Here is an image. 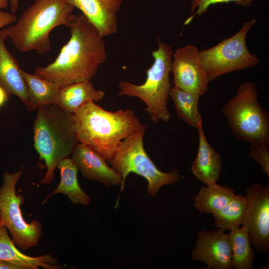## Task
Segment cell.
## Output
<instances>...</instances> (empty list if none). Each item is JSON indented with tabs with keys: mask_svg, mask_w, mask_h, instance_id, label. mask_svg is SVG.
<instances>
[{
	"mask_svg": "<svg viewBox=\"0 0 269 269\" xmlns=\"http://www.w3.org/2000/svg\"><path fill=\"white\" fill-rule=\"evenodd\" d=\"M72 159L82 175L100 182L106 187L122 185L120 175L106 163V160L89 146L79 143L72 154Z\"/></svg>",
	"mask_w": 269,
	"mask_h": 269,
	"instance_id": "5bb4252c",
	"label": "cell"
},
{
	"mask_svg": "<svg viewBox=\"0 0 269 269\" xmlns=\"http://www.w3.org/2000/svg\"><path fill=\"white\" fill-rule=\"evenodd\" d=\"M8 37L5 28L0 30V86L9 95L18 97L29 111H33L19 64L8 51L5 41Z\"/></svg>",
	"mask_w": 269,
	"mask_h": 269,
	"instance_id": "9a60e30c",
	"label": "cell"
},
{
	"mask_svg": "<svg viewBox=\"0 0 269 269\" xmlns=\"http://www.w3.org/2000/svg\"><path fill=\"white\" fill-rule=\"evenodd\" d=\"M229 186L216 183L202 187L195 195L194 205L201 212L213 214L225 206L235 196Z\"/></svg>",
	"mask_w": 269,
	"mask_h": 269,
	"instance_id": "ffe728a7",
	"label": "cell"
},
{
	"mask_svg": "<svg viewBox=\"0 0 269 269\" xmlns=\"http://www.w3.org/2000/svg\"><path fill=\"white\" fill-rule=\"evenodd\" d=\"M16 20L14 13L0 10V30L5 26L14 23Z\"/></svg>",
	"mask_w": 269,
	"mask_h": 269,
	"instance_id": "4316f807",
	"label": "cell"
},
{
	"mask_svg": "<svg viewBox=\"0 0 269 269\" xmlns=\"http://www.w3.org/2000/svg\"><path fill=\"white\" fill-rule=\"evenodd\" d=\"M0 264H1V261H0Z\"/></svg>",
	"mask_w": 269,
	"mask_h": 269,
	"instance_id": "1f68e13d",
	"label": "cell"
},
{
	"mask_svg": "<svg viewBox=\"0 0 269 269\" xmlns=\"http://www.w3.org/2000/svg\"><path fill=\"white\" fill-rule=\"evenodd\" d=\"M246 206L242 224L251 243L260 253L269 251V186L254 182L246 189Z\"/></svg>",
	"mask_w": 269,
	"mask_h": 269,
	"instance_id": "30bf717a",
	"label": "cell"
},
{
	"mask_svg": "<svg viewBox=\"0 0 269 269\" xmlns=\"http://www.w3.org/2000/svg\"><path fill=\"white\" fill-rule=\"evenodd\" d=\"M105 95L104 91L94 88L91 81L75 83L59 90L56 104L73 114L87 103L101 101Z\"/></svg>",
	"mask_w": 269,
	"mask_h": 269,
	"instance_id": "ac0fdd59",
	"label": "cell"
},
{
	"mask_svg": "<svg viewBox=\"0 0 269 269\" xmlns=\"http://www.w3.org/2000/svg\"><path fill=\"white\" fill-rule=\"evenodd\" d=\"M258 97L255 83H242L236 95L222 107V112L237 139L250 144H269V115Z\"/></svg>",
	"mask_w": 269,
	"mask_h": 269,
	"instance_id": "8992f818",
	"label": "cell"
},
{
	"mask_svg": "<svg viewBox=\"0 0 269 269\" xmlns=\"http://www.w3.org/2000/svg\"><path fill=\"white\" fill-rule=\"evenodd\" d=\"M56 168L60 170V182L56 188L45 198L42 204L46 203L53 194L62 193L75 204L88 205L91 198L79 185L77 178L79 169L72 158L67 157L63 159L59 162Z\"/></svg>",
	"mask_w": 269,
	"mask_h": 269,
	"instance_id": "d6986e66",
	"label": "cell"
},
{
	"mask_svg": "<svg viewBox=\"0 0 269 269\" xmlns=\"http://www.w3.org/2000/svg\"><path fill=\"white\" fill-rule=\"evenodd\" d=\"M37 110L33 127V144L46 168L39 184H49L54 180L57 164L72 155L79 142L72 113L56 104L44 106Z\"/></svg>",
	"mask_w": 269,
	"mask_h": 269,
	"instance_id": "277c9868",
	"label": "cell"
},
{
	"mask_svg": "<svg viewBox=\"0 0 269 269\" xmlns=\"http://www.w3.org/2000/svg\"><path fill=\"white\" fill-rule=\"evenodd\" d=\"M74 8L67 0H35L5 32L19 51L46 53L51 49L50 32L60 25H72L77 16Z\"/></svg>",
	"mask_w": 269,
	"mask_h": 269,
	"instance_id": "3957f363",
	"label": "cell"
},
{
	"mask_svg": "<svg viewBox=\"0 0 269 269\" xmlns=\"http://www.w3.org/2000/svg\"><path fill=\"white\" fill-rule=\"evenodd\" d=\"M146 128L143 125L123 139L109 162L122 177L121 191L124 189L129 174L134 172L147 180V192L149 195L154 196L163 186L175 184L181 177L178 169L168 172L162 171L151 160L143 145Z\"/></svg>",
	"mask_w": 269,
	"mask_h": 269,
	"instance_id": "52a82bcc",
	"label": "cell"
},
{
	"mask_svg": "<svg viewBox=\"0 0 269 269\" xmlns=\"http://www.w3.org/2000/svg\"><path fill=\"white\" fill-rule=\"evenodd\" d=\"M21 73L33 111L44 106L56 104L60 90L56 85L23 70H21Z\"/></svg>",
	"mask_w": 269,
	"mask_h": 269,
	"instance_id": "44dd1931",
	"label": "cell"
},
{
	"mask_svg": "<svg viewBox=\"0 0 269 269\" xmlns=\"http://www.w3.org/2000/svg\"><path fill=\"white\" fill-rule=\"evenodd\" d=\"M269 145L265 143L251 144L249 155L260 166L262 171L269 176Z\"/></svg>",
	"mask_w": 269,
	"mask_h": 269,
	"instance_id": "484cf974",
	"label": "cell"
},
{
	"mask_svg": "<svg viewBox=\"0 0 269 269\" xmlns=\"http://www.w3.org/2000/svg\"><path fill=\"white\" fill-rule=\"evenodd\" d=\"M23 172L22 168L10 173L5 171L0 186V225L11 235L12 241L20 249L25 250L36 246L42 234V224L37 220L30 223L23 218L20 208L24 200L21 194H16L15 186Z\"/></svg>",
	"mask_w": 269,
	"mask_h": 269,
	"instance_id": "9c48e42d",
	"label": "cell"
},
{
	"mask_svg": "<svg viewBox=\"0 0 269 269\" xmlns=\"http://www.w3.org/2000/svg\"><path fill=\"white\" fill-rule=\"evenodd\" d=\"M196 129L198 133V148L191 166V170L201 182L206 185L216 183L221 172V157L206 139L201 114L199 117Z\"/></svg>",
	"mask_w": 269,
	"mask_h": 269,
	"instance_id": "2e32d148",
	"label": "cell"
},
{
	"mask_svg": "<svg viewBox=\"0 0 269 269\" xmlns=\"http://www.w3.org/2000/svg\"><path fill=\"white\" fill-rule=\"evenodd\" d=\"M3 226L0 225V261L7 262L20 267L22 269H59L57 261L50 255L30 257L20 252L14 246Z\"/></svg>",
	"mask_w": 269,
	"mask_h": 269,
	"instance_id": "e0dca14e",
	"label": "cell"
},
{
	"mask_svg": "<svg viewBox=\"0 0 269 269\" xmlns=\"http://www.w3.org/2000/svg\"><path fill=\"white\" fill-rule=\"evenodd\" d=\"M69 28L70 37L54 61L38 66L33 74L60 89L73 83L91 81L107 59L104 38L83 14L77 15Z\"/></svg>",
	"mask_w": 269,
	"mask_h": 269,
	"instance_id": "6da1fadb",
	"label": "cell"
},
{
	"mask_svg": "<svg viewBox=\"0 0 269 269\" xmlns=\"http://www.w3.org/2000/svg\"><path fill=\"white\" fill-rule=\"evenodd\" d=\"M246 206V197L241 194H235L225 206L212 214L215 226L224 231L240 227Z\"/></svg>",
	"mask_w": 269,
	"mask_h": 269,
	"instance_id": "cb8c5ba5",
	"label": "cell"
},
{
	"mask_svg": "<svg viewBox=\"0 0 269 269\" xmlns=\"http://www.w3.org/2000/svg\"><path fill=\"white\" fill-rule=\"evenodd\" d=\"M171 72L174 87L200 96L207 91L209 82L199 50L195 46L187 44L175 50Z\"/></svg>",
	"mask_w": 269,
	"mask_h": 269,
	"instance_id": "8fae6325",
	"label": "cell"
},
{
	"mask_svg": "<svg viewBox=\"0 0 269 269\" xmlns=\"http://www.w3.org/2000/svg\"><path fill=\"white\" fill-rule=\"evenodd\" d=\"M254 0H192L190 12L192 15L186 19L184 24H188L196 15L201 16L206 12L209 7L214 4L222 3L234 2L237 5L245 7L251 5Z\"/></svg>",
	"mask_w": 269,
	"mask_h": 269,
	"instance_id": "d4e9b609",
	"label": "cell"
},
{
	"mask_svg": "<svg viewBox=\"0 0 269 269\" xmlns=\"http://www.w3.org/2000/svg\"><path fill=\"white\" fill-rule=\"evenodd\" d=\"M257 21L254 17L244 22L231 37L209 48L199 50L209 82L225 74L251 68L260 63L257 56L248 50L246 41L248 32Z\"/></svg>",
	"mask_w": 269,
	"mask_h": 269,
	"instance_id": "ba28073f",
	"label": "cell"
},
{
	"mask_svg": "<svg viewBox=\"0 0 269 269\" xmlns=\"http://www.w3.org/2000/svg\"><path fill=\"white\" fill-rule=\"evenodd\" d=\"M74 129L79 143L110 161L121 141L143 125L130 109L105 110L94 102L73 114Z\"/></svg>",
	"mask_w": 269,
	"mask_h": 269,
	"instance_id": "7a4b0ae2",
	"label": "cell"
},
{
	"mask_svg": "<svg viewBox=\"0 0 269 269\" xmlns=\"http://www.w3.org/2000/svg\"><path fill=\"white\" fill-rule=\"evenodd\" d=\"M82 11L104 38L117 33L118 14L123 0H67Z\"/></svg>",
	"mask_w": 269,
	"mask_h": 269,
	"instance_id": "4fadbf2b",
	"label": "cell"
},
{
	"mask_svg": "<svg viewBox=\"0 0 269 269\" xmlns=\"http://www.w3.org/2000/svg\"><path fill=\"white\" fill-rule=\"evenodd\" d=\"M9 96L7 91L2 87L0 86V107L5 104Z\"/></svg>",
	"mask_w": 269,
	"mask_h": 269,
	"instance_id": "83f0119b",
	"label": "cell"
},
{
	"mask_svg": "<svg viewBox=\"0 0 269 269\" xmlns=\"http://www.w3.org/2000/svg\"><path fill=\"white\" fill-rule=\"evenodd\" d=\"M230 234L217 228L199 231L191 259L204 263L208 269H232Z\"/></svg>",
	"mask_w": 269,
	"mask_h": 269,
	"instance_id": "7c38bea8",
	"label": "cell"
},
{
	"mask_svg": "<svg viewBox=\"0 0 269 269\" xmlns=\"http://www.w3.org/2000/svg\"><path fill=\"white\" fill-rule=\"evenodd\" d=\"M0 219H1V216H0Z\"/></svg>",
	"mask_w": 269,
	"mask_h": 269,
	"instance_id": "4dcf8cb0",
	"label": "cell"
},
{
	"mask_svg": "<svg viewBox=\"0 0 269 269\" xmlns=\"http://www.w3.org/2000/svg\"><path fill=\"white\" fill-rule=\"evenodd\" d=\"M169 96L173 101L177 116L190 126L196 128L201 114L198 111L200 96L172 86Z\"/></svg>",
	"mask_w": 269,
	"mask_h": 269,
	"instance_id": "603a6c76",
	"label": "cell"
},
{
	"mask_svg": "<svg viewBox=\"0 0 269 269\" xmlns=\"http://www.w3.org/2000/svg\"><path fill=\"white\" fill-rule=\"evenodd\" d=\"M9 4V0H0V9L6 8Z\"/></svg>",
	"mask_w": 269,
	"mask_h": 269,
	"instance_id": "f546056e",
	"label": "cell"
},
{
	"mask_svg": "<svg viewBox=\"0 0 269 269\" xmlns=\"http://www.w3.org/2000/svg\"><path fill=\"white\" fill-rule=\"evenodd\" d=\"M9 3L10 12L15 14L19 7L18 0H9Z\"/></svg>",
	"mask_w": 269,
	"mask_h": 269,
	"instance_id": "f1b7e54d",
	"label": "cell"
},
{
	"mask_svg": "<svg viewBox=\"0 0 269 269\" xmlns=\"http://www.w3.org/2000/svg\"><path fill=\"white\" fill-rule=\"evenodd\" d=\"M233 269H253L255 251L247 230L244 227L230 230Z\"/></svg>",
	"mask_w": 269,
	"mask_h": 269,
	"instance_id": "7402d4cb",
	"label": "cell"
},
{
	"mask_svg": "<svg viewBox=\"0 0 269 269\" xmlns=\"http://www.w3.org/2000/svg\"><path fill=\"white\" fill-rule=\"evenodd\" d=\"M157 48L152 52L153 62L146 71L143 83L136 85L122 80L119 84V96L135 97L145 104V111L154 124L168 122L170 114L167 103L172 85L170 81L173 51L171 46L157 37Z\"/></svg>",
	"mask_w": 269,
	"mask_h": 269,
	"instance_id": "5b68a950",
	"label": "cell"
}]
</instances>
